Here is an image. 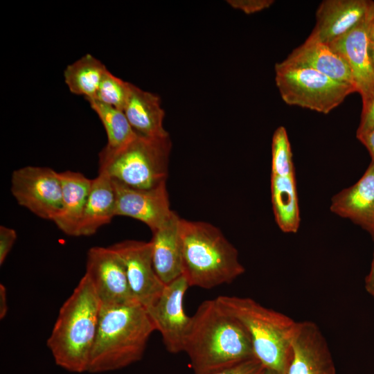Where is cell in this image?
<instances>
[{
	"label": "cell",
	"instance_id": "7",
	"mask_svg": "<svg viewBox=\"0 0 374 374\" xmlns=\"http://www.w3.org/2000/svg\"><path fill=\"white\" fill-rule=\"evenodd\" d=\"M275 81L286 104L325 114L356 92L350 84L286 59L275 64Z\"/></svg>",
	"mask_w": 374,
	"mask_h": 374
},
{
	"label": "cell",
	"instance_id": "15",
	"mask_svg": "<svg viewBox=\"0 0 374 374\" xmlns=\"http://www.w3.org/2000/svg\"><path fill=\"white\" fill-rule=\"evenodd\" d=\"M368 19L328 44L347 63L362 103L374 93V72L368 53Z\"/></svg>",
	"mask_w": 374,
	"mask_h": 374
},
{
	"label": "cell",
	"instance_id": "31",
	"mask_svg": "<svg viewBox=\"0 0 374 374\" xmlns=\"http://www.w3.org/2000/svg\"><path fill=\"white\" fill-rule=\"evenodd\" d=\"M357 138L366 148L371 155V161L374 163V128Z\"/></svg>",
	"mask_w": 374,
	"mask_h": 374
},
{
	"label": "cell",
	"instance_id": "3",
	"mask_svg": "<svg viewBox=\"0 0 374 374\" xmlns=\"http://www.w3.org/2000/svg\"><path fill=\"white\" fill-rule=\"evenodd\" d=\"M154 331L146 309L136 302L101 305L87 372L116 371L139 361Z\"/></svg>",
	"mask_w": 374,
	"mask_h": 374
},
{
	"label": "cell",
	"instance_id": "13",
	"mask_svg": "<svg viewBox=\"0 0 374 374\" xmlns=\"http://www.w3.org/2000/svg\"><path fill=\"white\" fill-rule=\"evenodd\" d=\"M285 374H336L326 339L316 323H296Z\"/></svg>",
	"mask_w": 374,
	"mask_h": 374
},
{
	"label": "cell",
	"instance_id": "21",
	"mask_svg": "<svg viewBox=\"0 0 374 374\" xmlns=\"http://www.w3.org/2000/svg\"><path fill=\"white\" fill-rule=\"evenodd\" d=\"M59 177L62 186V208L53 222L64 233L75 237L92 179L71 170L59 172Z\"/></svg>",
	"mask_w": 374,
	"mask_h": 374
},
{
	"label": "cell",
	"instance_id": "10",
	"mask_svg": "<svg viewBox=\"0 0 374 374\" xmlns=\"http://www.w3.org/2000/svg\"><path fill=\"white\" fill-rule=\"evenodd\" d=\"M85 274L92 283L101 305L114 306L136 302L132 294L123 262L111 246L93 247L89 249Z\"/></svg>",
	"mask_w": 374,
	"mask_h": 374
},
{
	"label": "cell",
	"instance_id": "4",
	"mask_svg": "<svg viewBox=\"0 0 374 374\" xmlns=\"http://www.w3.org/2000/svg\"><path fill=\"white\" fill-rule=\"evenodd\" d=\"M179 230L183 275L189 286L211 289L245 271L238 250L215 226L180 219Z\"/></svg>",
	"mask_w": 374,
	"mask_h": 374
},
{
	"label": "cell",
	"instance_id": "17",
	"mask_svg": "<svg viewBox=\"0 0 374 374\" xmlns=\"http://www.w3.org/2000/svg\"><path fill=\"white\" fill-rule=\"evenodd\" d=\"M180 217L175 213L163 226L152 231V255L154 269L159 279L167 285L183 275Z\"/></svg>",
	"mask_w": 374,
	"mask_h": 374
},
{
	"label": "cell",
	"instance_id": "5",
	"mask_svg": "<svg viewBox=\"0 0 374 374\" xmlns=\"http://www.w3.org/2000/svg\"><path fill=\"white\" fill-rule=\"evenodd\" d=\"M221 305L244 328L264 368L285 374L296 321L248 297L220 296Z\"/></svg>",
	"mask_w": 374,
	"mask_h": 374
},
{
	"label": "cell",
	"instance_id": "1",
	"mask_svg": "<svg viewBox=\"0 0 374 374\" xmlns=\"http://www.w3.org/2000/svg\"><path fill=\"white\" fill-rule=\"evenodd\" d=\"M184 352L195 374L255 358L246 330L216 298L204 301L191 317Z\"/></svg>",
	"mask_w": 374,
	"mask_h": 374
},
{
	"label": "cell",
	"instance_id": "26",
	"mask_svg": "<svg viewBox=\"0 0 374 374\" xmlns=\"http://www.w3.org/2000/svg\"><path fill=\"white\" fill-rule=\"evenodd\" d=\"M130 85L131 83L115 76L107 70L93 100L123 111L128 98Z\"/></svg>",
	"mask_w": 374,
	"mask_h": 374
},
{
	"label": "cell",
	"instance_id": "12",
	"mask_svg": "<svg viewBox=\"0 0 374 374\" xmlns=\"http://www.w3.org/2000/svg\"><path fill=\"white\" fill-rule=\"evenodd\" d=\"M113 182L116 216L139 220L153 231L166 224L174 215L175 212L170 209L166 183L153 188L138 189L115 180Z\"/></svg>",
	"mask_w": 374,
	"mask_h": 374
},
{
	"label": "cell",
	"instance_id": "34",
	"mask_svg": "<svg viewBox=\"0 0 374 374\" xmlns=\"http://www.w3.org/2000/svg\"><path fill=\"white\" fill-rule=\"evenodd\" d=\"M367 33L368 39L374 42V16L371 15L370 12L368 19Z\"/></svg>",
	"mask_w": 374,
	"mask_h": 374
},
{
	"label": "cell",
	"instance_id": "29",
	"mask_svg": "<svg viewBox=\"0 0 374 374\" xmlns=\"http://www.w3.org/2000/svg\"><path fill=\"white\" fill-rule=\"evenodd\" d=\"M226 2L233 8L242 10L250 15L262 11L269 8L274 3L273 0H229Z\"/></svg>",
	"mask_w": 374,
	"mask_h": 374
},
{
	"label": "cell",
	"instance_id": "30",
	"mask_svg": "<svg viewBox=\"0 0 374 374\" xmlns=\"http://www.w3.org/2000/svg\"><path fill=\"white\" fill-rule=\"evenodd\" d=\"M17 239L16 231L1 225L0 226V265L5 262Z\"/></svg>",
	"mask_w": 374,
	"mask_h": 374
},
{
	"label": "cell",
	"instance_id": "19",
	"mask_svg": "<svg viewBox=\"0 0 374 374\" xmlns=\"http://www.w3.org/2000/svg\"><path fill=\"white\" fill-rule=\"evenodd\" d=\"M116 193L112 179L98 171L92 179L89 194L75 237L89 236L116 216Z\"/></svg>",
	"mask_w": 374,
	"mask_h": 374
},
{
	"label": "cell",
	"instance_id": "28",
	"mask_svg": "<svg viewBox=\"0 0 374 374\" xmlns=\"http://www.w3.org/2000/svg\"><path fill=\"white\" fill-rule=\"evenodd\" d=\"M374 128V93L362 103L360 123L357 130V136Z\"/></svg>",
	"mask_w": 374,
	"mask_h": 374
},
{
	"label": "cell",
	"instance_id": "36",
	"mask_svg": "<svg viewBox=\"0 0 374 374\" xmlns=\"http://www.w3.org/2000/svg\"><path fill=\"white\" fill-rule=\"evenodd\" d=\"M262 374H280L275 371L264 368Z\"/></svg>",
	"mask_w": 374,
	"mask_h": 374
},
{
	"label": "cell",
	"instance_id": "14",
	"mask_svg": "<svg viewBox=\"0 0 374 374\" xmlns=\"http://www.w3.org/2000/svg\"><path fill=\"white\" fill-rule=\"evenodd\" d=\"M371 1L324 0L316 12V24L310 36L330 44L368 17Z\"/></svg>",
	"mask_w": 374,
	"mask_h": 374
},
{
	"label": "cell",
	"instance_id": "18",
	"mask_svg": "<svg viewBox=\"0 0 374 374\" xmlns=\"http://www.w3.org/2000/svg\"><path fill=\"white\" fill-rule=\"evenodd\" d=\"M123 111L136 134L152 138L169 136L163 126L165 112L159 97L154 93L131 84Z\"/></svg>",
	"mask_w": 374,
	"mask_h": 374
},
{
	"label": "cell",
	"instance_id": "27",
	"mask_svg": "<svg viewBox=\"0 0 374 374\" xmlns=\"http://www.w3.org/2000/svg\"><path fill=\"white\" fill-rule=\"evenodd\" d=\"M264 367L256 358L247 359L206 374H262Z\"/></svg>",
	"mask_w": 374,
	"mask_h": 374
},
{
	"label": "cell",
	"instance_id": "8",
	"mask_svg": "<svg viewBox=\"0 0 374 374\" xmlns=\"http://www.w3.org/2000/svg\"><path fill=\"white\" fill-rule=\"evenodd\" d=\"M11 193L20 206L44 220L53 221L62 208L59 172L50 168L26 166L14 170Z\"/></svg>",
	"mask_w": 374,
	"mask_h": 374
},
{
	"label": "cell",
	"instance_id": "25",
	"mask_svg": "<svg viewBox=\"0 0 374 374\" xmlns=\"http://www.w3.org/2000/svg\"><path fill=\"white\" fill-rule=\"evenodd\" d=\"M271 175L295 176L291 145L283 126L278 127L272 136Z\"/></svg>",
	"mask_w": 374,
	"mask_h": 374
},
{
	"label": "cell",
	"instance_id": "6",
	"mask_svg": "<svg viewBox=\"0 0 374 374\" xmlns=\"http://www.w3.org/2000/svg\"><path fill=\"white\" fill-rule=\"evenodd\" d=\"M170 149L169 136L152 138L136 134L117 150H102L98 171L131 188H153L166 183Z\"/></svg>",
	"mask_w": 374,
	"mask_h": 374
},
{
	"label": "cell",
	"instance_id": "9",
	"mask_svg": "<svg viewBox=\"0 0 374 374\" xmlns=\"http://www.w3.org/2000/svg\"><path fill=\"white\" fill-rule=\"evenodd\" d=\"M188 287L186 278L181 275L166 285L157 301L145 308L166 349L174 354L184 352L191 322V317L185 313L183 305Z\"/></svg>",
	"mask_w": 374,
	"mask_h": 374
},
{
	"label": "cell",
	"instance_id": "37",
	"mask_svg": "<svg viewBox=\"0 0 374 374\" xmlns=\"http://www.w3.org/2000/svg\"><path fill=\"white\" fill-rule=\"evenodd\" d=\"M370 12L371 15L374 16V1H371Z\"/></svg>",
	"mask_w": 374,
	"mask_h": 374
},
{
	"label": "cell",
	"instance_id": "32",
	"mask_svg": "<svg viewBox=\"0 0 374 374\" xmlns=\"http://www.w3.org/2000/svg\"><path fill=\"white\" fill-rule=\"evenodd\" d=\"M8 310L6 289L4 285L0 284V319H3Z\"/></svg>",
	"mask_w": 374,
	"mask_h": 374
},
{
	"label": "cell",
	"instance_id": "20",
	"mask_svg": "<svg viewBox=\"0 0 374 374\" xmlns=\"http://www.w3.org/2000/svg\"><path fill=\"white\" fill-rule=\"evenodd\" d=\"M286 60L315 69L332 79L355 87L351 72L345 60L328 44L310 35L290 53Z\"/></svg>",
	"mask_w": 374,
	"mask_h": 374
},
{
	"label": "cell",
	"instance_id": "11",
	"mask_svg": "<svg viewBox=\"0 0 374 374\" xmlns=\"http://www.w3.org/2000/svg\"><path fill=\"white\" fill-rule=\"evenodd\" d=\"M111 247L123 262L134 300L145 308L154 304L166 285L154 269L151 242L128 240Z\"/></svg>",
	"mask_w": 374,
	"mask_h": 374
},
{
	"label": "cell",
	"instance_id": "24",
	"mask_svg": "<svg viewBox=\"0 0 374 374\" xmlns=\"http://www.w3.org/2000/svg\"><path fill=\"white\" fill-rule=\"evenodd\" d=\"M105 127L107 143L102 149L113 152L125 146L136 135L123 111L95 100H88Z\"/></svg>",
	"mask_w": 374,
	"mask_h": 374
},
{
	"label": "cell",
	"instance_id": "16",
	"mask_svg": "<svg viewBox=\"0 0 374 374\" xmlns=\"http://www.w3.org/2000/svg\"><path fill=\"white\" fill-rule=\"evenodd\" d=\"M330 211L366 231L374 240V163L362 177L331 199Z\"/></svg>",
	"mask_w": 374,
	"mask_h": 374
},
{
	"label": "cell",
	"instance_id": "22",
	"mask_svg": "<svg viewBox=\"0 0 374 374\" xmlns=\"http://www.w3.org/2000/svg\"><path fill=\"white\" fill-rule=\"evenodd\" d=\"M271 199L276 222L284 233H296L300 210L295 176L271 175Z\"/></svg>",
	"mask_w": 374,
	"mask_h": 374
},
{
	"label": "cell",
	"instance_id": "35",
	"mask_svg": "<svg viewBox=\"0 0 374 374\" xmlns=\"http://www.w3.org/2000/svg\"><path fill=\"white\" fill-rule=\"evenodd\" d=\"M368 53L370 59L371 65L374 72V42L368 41Z\"/></svg>",
	"mask_w": 374,
	"mask_h": 374
},
{
	"label": "cell",
	"instance_id": "33",
	"mask_svg": "<svg viewBox=\"0 0 374 374\" xmlns=\"http://www.w3.org/2000/svg\"><path fill=\"white\" fill-rule=\"evenodd\" d=\"M365 290L374 299V252L370 271L365 278Z\"/></svg>",
	"mask_w": 374,
	"mask_h": 374
},
{
	"label": "cell",
	"instance_id": "23",
	"mask_svg": "<svg viewBox=\"0 0 374 374\" xmlns=\"http://www.w3.org/2000/svg\"><path fill=\"white\" fill-rule=\"evenodd\" d=\"M107 70L100 60L87 54L67 66L64 81L73 93L84 96L87 100H93Z\"/></svg>",
	"mask_w": 374,
	"mask_h": 374
},
{
	"label": "cell",
	"instance_id": "2",
	"mask_svg": "<svg viewBox=\"0 0 374 374\" xmlns=\"http://www.w3.org/2000/svg\"><path fill=\"white\" fill-rule=\"evenodd\" d=\"M100 309L93 284L84 274L60 308L46 341L58 366L72 373L87 372Z\"/></svg>",
	"mask_w": 374,
	"mask_h": 374
}]
</instances>
